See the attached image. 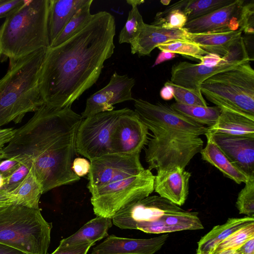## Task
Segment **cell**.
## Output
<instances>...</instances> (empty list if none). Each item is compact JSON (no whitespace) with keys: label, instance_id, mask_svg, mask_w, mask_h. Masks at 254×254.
<instances>
[{"label":"cell","instance_id":"cell-12","mask_svg":"<svg viewBox=\"0 0 254 254\" xmlns=\"http://www.w3.org/2000/svg\"><path fill=\"white\" fill-rule=\"evenodd\" d=\"M179 206L159 195H149L120 210L112 222L122 229H134L141 222L155 220L166 214L183 211Z\"/></svg>","mask_w":254,"mask_h":254},{"label":"cell","instance_id":"cell-38","mask_svg":"<svg viewBox=\"0 0 254 254\" xmlns=\"http://www.w3.org/2000/svg\"><path fill=\"white\" fill-rule=\"evenodd\" d=\"M95 243H86L58 247L51 254H87Z\"/></svg>","mask_w":254,"mask_h":254},{"label":"cell","instance_id":"cell-31","mask_svg":"<svg viewBox=\"0 0 254 254\" xmlns=\"http://www.w3.org/2000/svg\"><path fill=\"white\" fill-rule=\"evenodd\" d=\"M235 0H187L183 8L188 21L205 15L229 4Z\"/></svg>","mask_w":254,"mask_h":254},{"label":"cell","instance_id":"cell-23","mask_svg":"<svg viewBox=\"0 0 254 254\" xmlns=\"http://www.w3.org/2000/svg\"><path fill=\"white\" fill-rule=\"evenodd\" d=\"M254 222V218H230L223 224L214 226L197 243V254H211L217 245L232 233Z\"/></svg>","mask_w":254,"mask_h":254},{"label":"cell","instance_id":"cell-40","mask_svg":"<svg viewBox=\"0 0 254 254\" xmlns=\"http://www.w3.org/2000/svg\"><path fill=\"white\" fill-rule=\"evenodd\" d=\"M90 169V162L84 158H74L72 164V170L77 177H83L88 174Z\"/></svg>","mask_w":254,"mask_h":254},{"label":"cell","instance_id":"cell-20","mask_svg":"<svg viewBox=\"0 0 254 254\" xmlns=\"http://www.w3.org/2000/svg\"><path fill=\"white\" fill-rule=\"evenodd\" d=\"M89 0H50L48 30L50 47L74 14Z\"/></svg>","mask_w":254,"mask_h":254},{"label":"cell","instance_id":"cell-25","mask_svg":"<svg viewBox=\"0 0 254 254\" xmlns=\"http://www.w3.org/2000/svg\"><path fill=\"white\" fill-rule=\"evenodd\" d=\"M112 226V219L96 216L88 221L75 233L62 240L59 246L95 243L108 235V230Z\"/></svg>","mask_w":254,"mask_h":254},{"label":"cell","instance_id":"cell-18","mask_svg":"<svg viewBox=\"0 0 254 254\" xmlns=\"http://www.w3.org/2000/svg\"><path fill=\"white\" fill-rule=\"evenodd\" d=\"M190 177V172L180 167L158 171L154 176V190L158 195L182 206L188 197Z\"/></svg>","mask_w":254,"mask_h":254},{"label":"cell","instance_id":"cell-3","mask_svg":"<svg viewBox=\"0 0 254 254\" xmlns=\"http://www.w3.org/2000/svg\"><path fill=\"white\" fill-rule=\"evenodd\" d=\"M134 111L153 133L148 140L145 159L148 169H185L203 148L207 127L197 124L160 102L153 104L134 99Z\"/></svg>","mask_w":254,"mask_h":254},{"label":"cell","instance_id":"cell-44","mask_svg":"<svg viewBox=\"0 0 254 254\" xmlns=\"http://www.w3.org/2000/svg\"><path fill=\"white\" fill-rule=\"evenodd\" d=\"M14 196L10 193L0 190V209L15 203Z\"/></svg>","mask_w":254,"mask_h":254},{"label":"cell","instance_id":"cell-8","mask_svg":"<svg viewBox=\"0 0 254 254\" xmlns=\"http://www.w3.org/2000/svg\"><path fill=\"white\" fill-rule=\"evenodd\" d=\"M154 175L148 169L139 174L110 184L91 194L94 214L112 219L125 206L150 195Z\"/></svg>","mask_w":254,"mask_h":254},{"label":"cell","instance_id":"cell-5","mask_svg":"<svg viewBox=\"0 0 254 254\" xmlns=\"http://www.w3.org/2000/svg\"><path fill=\"white\" fill-rule=\"evenodd\" d=\"M50 0H25L0 26V62L15 61L50 43L48 17Z\"/></svg>","mask_w":254,"mask_h":254},{"label":"cell","instance_id":"cell-26","mask_svg":"<svg viewBox=\"0 0 254 254\" xmlns=\"http://www.w3.org/2000/svg\"><path fill=\"white\" fill-rule=\"evenodd\" d=\"M10 193L14 196L15 203L32 208H39L40 198L43 193L42 186L32 170Z\"/></svg>","mask_w":254,"mask_h":254},{"label":"cell","instance_id":"cell-48","mask_svg":"<svg viewBox=\"0 0 254 254\" xmlns=\"http://www.w3.org/2000/svg\"><path fill=\"white\" fill-rule=\"evenodd\" d=\"M0 254H27L16 249L0 243Z\"/></svg>","mask_w":254,"mask_h":254},{"label":"cell","instance_id":"cell-30","mask_svg":"<svg viewBox=\"0 0 254 254\" xmlns=\"http://www.w3.org/2000/svg\"><path fill=\"white\" fill-rule=\"evenodd\" d=\"M160 218L164 222L169 233L203 229L202 222L195 212L184 210L180 212L166 214Z\"/></svg>","mask_w":254,"mask_h":254},{"label":"cell","instance_id":"cell-35","mask_svg":"<svg viewBox=\"0 0 254 254\" xmlns=\"http://www.w3.org/2000/svg\"><path fill=\"white\" fill-rule=\"evenodd\" d=\"M239 192L236 202L240 214L254 218V176L249 177Z\"/></svg>","mask_w":254,"mask_h":254},{"label":"cell","instance_id":"cell-43","mask_svg":"<svg viewBox=\"0 0 254 254\" xmlns=\"http://www.w3.org/2000/svg\"><path fill=\"white\" fill-rule=\"evenodd\" d=\"M17 129L0 128V151L13 138Z\"/></svg>","mask_w":254,"mask_h":254},{"label":"cell","instance_id":"cell-1","mask_svg":"<svg viewBox=\"0 0 254 254\" xmlns=\"http://www.w3.org/2000/svg\"><path fill=\"white\" fill-rule=\"evenodd\" d=\"M115 35L114 16L101 11L77 34L47 49L39 81L44 103L56 108L71 107L95 84L105 62L114 54Z\"/></svg>","mask_w":254,"mask_h":254},{"label":"cell","instance_id":"cell-32","mask_svg":"<svg viewBox=\"0 0 254 254\" xmlns=\"http://www.w3.org/2000/svg\"><path fill=\"white\" fill-rule=\"evenodd\" d=\"M126 22L119 35L120 44H130L139 35L145 23L137 5L131 4Z\"/></svg>","mask_w":254,"mask_h":254},{"label":"cell","instance_id":"cell-11","mask_svg":"<svg viewBox=\"0 0 254 254\" xmlns=\"http://www.w3.org/2000/svg\"><path fill=\"white\" fill-rule=\"evenodd\" d=\"M90 162L87 188L93 194L106 186L141 173L145 169L140 154L110 153Z\"/></svg>","mask_w":254,"mask_h":254},{"label":"cell","instance_id":"cell-28","mask_svg":"<svg viewBox=\"0 0 254 254\" xmlns=\"http://www.w3.org/2000/svg\"><path fill=\"white\" fill-rule=\"evenodd\" d=\"M187 0H183L168 6L163 11L156 13L151 24L166 29H181L188 19L183 11Z\"/></svg>","mask_w":254,"mask_h":254},{"label":"cell","instance_id":"cell-2","mask_svg":"<svg viewBox=\"0 0 254 254\" xmlns=\"http://www.w3.org/2000/svg\"><path fill=\"white\" fill-rule=\"evenodd\" d=\"M82 120L71 107L56 108L44 104L0 151V161L13 158L29 162L43 193L78 181L72 164Z\"/></svg>","mask_w":254,"mask_h":254},{"label":"cell","instance_id":"cell-16","mask_svg":"<svg viewBox=\"0 0 254 254\" xmlns=\"http://www.w3.org/2000/svg\"><path fill=\"white\" fill-rule=\"evenodd\" d=\"M168 234L149 239L108 236L93 248L91 254H154L164 245Z\"/></svg>","mask_w":254,"mask_h":254},{"label":"cell","instance_id":"cell-24","mask_svg":"<svg viewBox=\"0 0 254 254\" xmlns=\"http://www.w3.org/2000/svg\"><path fill=\"white\" fill-rule=\"evenodd\" d=\"M242 33L241 29L224 33H188L187 38L207 53L222 58L227 54L232 45L242 36Z\"/></svg>","mask_w":254,"mask_h":254},{"label":"cell","instance_id":"cell-9","mask_svg":"<svg viewBox=\"0 0 254 254\" xmlns=\"http://www.w3.org/2000/svg\"><path fill=\"white\" fill-rule=\"evenodd\" d=\"M190 33H215L241 29L254 32V1L235 0L201 17L189 21L184 28Z\"/></svg>","mask_w":254,"mask_h":254},{"label":"cell","instance_id":"cell-50","mask_svg":"<svg viewBox=\"0 0 254 254\" xmlns=\"http://www.w3.org/2000/svg\"><path fill=\"white\" fill-rule=\"evenodd\" d=\"M144 2V1H143V0H127V2L130 5L131 4H135L138 6Z\"/></svg>","mask_w":254,"mask_h":254},{"label":"cell","instance_id":"cell-46","mask_svg":"<svg viewBox=\"0 0 254 254\" xmlns=\"http://www.w3.org/2000/svg\"><path fill=\"white\" fill-rule=\"evenodd\" d=\"M176 57V54L169 52L161 51L157 56L152 67L155 66L166 61L172 60Z\"/></svg>","mask_w":254,"mask_h":254},{"label":"cell","instance_id":"cell-37","mask_svg":"<svg viewBox=\"0 0 254 254\" xmlns=\"http://www.w3.org/2000/svg\"><path fill=\"white\" fill-rule=\"evenodd\" d=\"M31 167L30 162L22 160L18 168L11 175L4 178L1 190L10 192L15 190L29 174Z\"/></svg>","mask_w":254,"mask_h":254},{"label":"cell","instance_id":"cell-51","mask_svg":"<svg viewBox=\"0 0 254 254\" xmlns=\"http://www.w3.org/2000/svg\"><path fill=\"white\" fill-rule=\"evenodd\" d=\"M3 184L4 178L0 174V190H1Z\"/></svg>","mask_w":254,"mask_h":254},{"label":"cell","instance_id":"cell-36","mask_svg":"<svg viewBox=\"0 0 254 254\" xmlns=\"http://www.w3.org/2000/svg\"><path fill=\"white\" fill-rule=\"evenodd\" d=\"M171 85L174 89V98L176 102L190 106L206 107L207 104L201 92L188 89L175 85L170 81L165 82Z\"/></svg>","mask_w":254,"mask_h":254},{"label":"cell","instance_id":"cell-10","mask_svg":"<svg viewBox=\"0 0 254 254\" xmlns=\"http://www.w3.org/2000/svg\"><path fill=\"white\" fill-rule=\"evenodd\" d=\"M128 109L106 111L83 119L76 133V152L90 161L112 153V137L116 125Z\"/></svg>","mask_w":254,"mask_h":254},{"label":"cell","instance_id":"cell-34","mask_svg":"<svg viewBox=\"0 0 254 254\" xmlns=\"http://www.w3.org/2000/svg\"><path fill=\"white\" fill-rule=\"evenodd\" d=\"M253 237H254V222L249 224L232 233L227 238L219 244L212 253L226 250H237L247 241Z\"/></svg>","mask_w":254,"mask_h":254},{"label":"cell","instance_id":"cell-33","mask_svg":"<svg viewBox=\"0 0 254 254\" xmlns=\"http://www.w3.org/2000/svg\"><path fill=\"white\" fill-rule=\"evenodd\" d=\"M156 48L161 51L179 54L192 57L199 60L201 57L209 54L196 44L184 40H174L158 45Z\"/></svg>","mask_w":254,"mask_h":254},{"label":"cell","instance_id":"cell-14","mask_svg":"<svg viewBox=\"0 0 254 254\" xmlns=\"http://www.w3.org/2000/svg\"><path fill=\"white\" fill-rule=\"evenodd\" d=\"M135 84L134 78L115 72L108 84L91 95L86 100L83 119L115 108L114 105L133 100L131 89Z\"/></svg>","mask_w":254,"mask_h":254},{"label":"cell","instance_id":"cell-22","mask_svg":"<svg viewBox=\"0 0 254 254\" xmlns=\"http://www.w3.org/2000/svg\"><path fill=\"white\" fill-rule=\"evenodd\" d=\"M216 123L207 131L232 135L254 136V117L220 109Z\"/></svg>","mask_w":254,"mask_h":254},{"label":"cell","instance_id":"cell-27","mask_svg":"<svg viewBox=\"0 0 254 254\" xmlns=\"http://www.w3.org/2000/svg\"><path fill=\"white\" fill-rule=\"evenodd\" d=\"M170 106L178 113L197 124L207 126V127L213 126L216 123L221 113V109L216 106H190L177 102Z\"/></svg>","mask_w":254,"mask_h":254},{"label":"cell","instance_id":"cell-13","mask_svg":"<svg viewBox=\"0 0 254 254\" xmlns=\"http://www.w3.org/2000/svg\"><path fill=\"white\" fill-rule=\"evenodd\" d=\"M148 130L135 111L128 108L116 125L111 141L112 153L140 154L148 141Z\"/></svg>","mask_w":254,"mask_h":254},{"label":"cell","instance_id":"cell-45","mask_svg":"<svg viewBox=\"0 0 254 254\" xmlns=\"http://www.w3.org/2000/svg\"><path fill=\"white\" fill-rule=\"evenodd\" d=\"M237 251L241 254H254V237L247 241Z\"/></svg>","mask_w":254,"mask_h":254},{"label":"cell","instance_id":"cell-42","mask_svg":"<svg viewBox=\"0 0 254 254\" xmlns=\"http://www.w3.org/2000/svg\"><path fill=\"white\" fill-rule=\"evenodd\" d=\"M200 61V64L207 66H215L218 65L227 64L223 62L222 58L220 56L210 53L202 56Z\"/></svg>","mask_w":254,"mask_h":254},{"label":"cell","instance_id":"cell-49","mask_svg":"<svg viewBox=\"0 0 254 254\" xmlns=\"http://www.w3.org/2000/svg\"><path fill=\"white\" fill-rule=\"evenodd\" d=\"M211 254H241L239 252H238L237 250H226L222 252L212 253Z\"/></svg>","mask_w":254,"mask_h":254},{"label":"cell","instance_id":"cell-52","mask_svg":"<svg viewBox=\"0 0 254 254\" xmlns=\"http://www.w3.org/2000/svg\"><path fill=\"white\" fill-rule=\"evenodd\" d=\"M170 1V0H161V2L164 5H168Z\"/></svg>","mask_w":254,"mask_h":254},{"label":"cell","instance_id":"cell-17","mask_svg":"<svg viewBox=\"0 0 254 254\" xmlns=\"http://www.w3.org/2000/svg\"><path fill=\"white\" fill-rule=\"evenodd\" d=\"M241 64H227L207 66L200 63L180 62L171 70L170 82L185 88L201 92L200 85L212 75L235 67Z\"/></svg>","mask_w":254,"mask_h":254},{"label":"cell","instance_id":"cell-53","mask_svg":"<svg viewBox=\"0 0 254 254\" xmlns=\"http://www.w3.org/2000/svg\"><path fill=\"white\" fill-rule=\"evenodd\" d=\"M195 254H197L196 253Z\"/></svg>","mask_w":254,"mask_h":254},{"label":"cell","instance_id":"cell-41","mask_svg":"<svg viewBox=\"0 0 254 254\" xmlns=\"http://www.w3.org/2000/svg\"><path fill=\"white\" fill-rule=\"evenodd\" d=\"M25 0H0V18L6 17Z\"/></svg>","mask_w":254,"mask_h":254},{"label":"cell","instance_id":"cell-47","mask_svg":"<svg viewBox=\"0 0 254 254\" xmlns=\"http://www.w3.org/2000/svg\"><path fill=\"white\" fill-rule=\"evenodd\" d=\"M160 95L164 100H170L174 98V89L173 87L168 84L165 83L164 86L161 88Z\"/></svg>","mask_w":254,"mask_h":254},{"label":"cell","instance_id":"cell-6","mask_svg":"<svg viewBox=\"0 0 254 254\" xmlns=\"http://www.w3.org/2000/svg\"><path fill=\"white\" fill-rule=\"evenodd\" d=\"M52 228L40 208L13 203L0 209V243L27 254H47Z\"/></svg>","mask_w":254,"mask_h":254},{"label":"cell","instance_id":"cell-29","mask_svg":"<svg viewBox=\"0 0 254 254\" xmlns=\"http://www.w3.org/2000/svg\"><path fill=\"white\" fill-rule=\"evenodd\" d=\"M93 2V0H89L74 14L50 47H56L65 42L79 32L88 23L93 16L90 12Z\"/></svg>","mask_w":254,"mask_h":254},{"label":"cell","instance_id":"cell-19","mask_svg":"<svg viewBox=\"0 0 254 254\" xmlns=\"http://www.w3.org/2000/svg\"><path fill=\"white\" fill-rule=\"evenodd\" d=\"M188 34L184 28L166 29L145 23L139 35L130 44L131 53L139 57L149 56L160 44L178 40L189 41Z\"/></svg>","mask_w":254,"mask_h":254},{"label":"cell","instance_id":"cell-39","mask_svg":"<svg viewBox=\"0 0 254 254\" xmlns=\"http://www.w3.org/2000/svg\"><path fill=\"white\" fill-rule=\"evenodd\" d=\"M21 161L16 158H8L0 161V174L5 178L11 175L20 166Z\"/></svg>","mask_w":254,"mask_h":254},{"label":"cell","instance_id":"cell-15","mask_svg":"<svg viewBox=\"0 0 254 254\" xmlns=\"http://www.w3.org/2000/svg\"><path fill=\"white\" fill-rule=\"evenodd\" d=\"M207 132L232 163L249 177L254 176V136Z\"/></svg>","mask_w":254,"mask_h":254},{"label":"cell","instance_id":"cell-7","mask_svg":"<svg viewBox=\"0 0 254 254\" xmlns=\"http://www.w3.org/2000/svg\"><path fill=\"white\" fill-rule=\"evenodd\" d=\"M200 89L220 109L254 117V70L250 62L212 75L201 84Z\"/></svg>","mask_w":254,"mask_h":254},{"label":"cell","instance_id":"cell-21","mask_svg":"<svg viewBox=\"0 0 254 254\" xmlns=\"http://www.w3.org/2000/svg\"><path fill=\"white\" fill-rule=\"evenodd\" d=\"M205 146L200 152L201 158L215 167L226 177L238 184L245 183L249 177L232 163L228 157L220 149L207 131Z\"/></svg>","mask_w":254,"mask_h":254},{"label":"cell","instance_id":"cell-4","mask_svg":"<svg viewBox=\"0 0 254 254\" xmlns=\"http://www.w3.org/2000/svg\"><path fill=\"white\" fill-rule=\"evenodd\" d=\"M47 49H42L9 62L0 79V127L20 123L29 112L44 103L39 85L40 71Z\"/></svg>","mask_w":254,"mask_h":254}]
</instances>
